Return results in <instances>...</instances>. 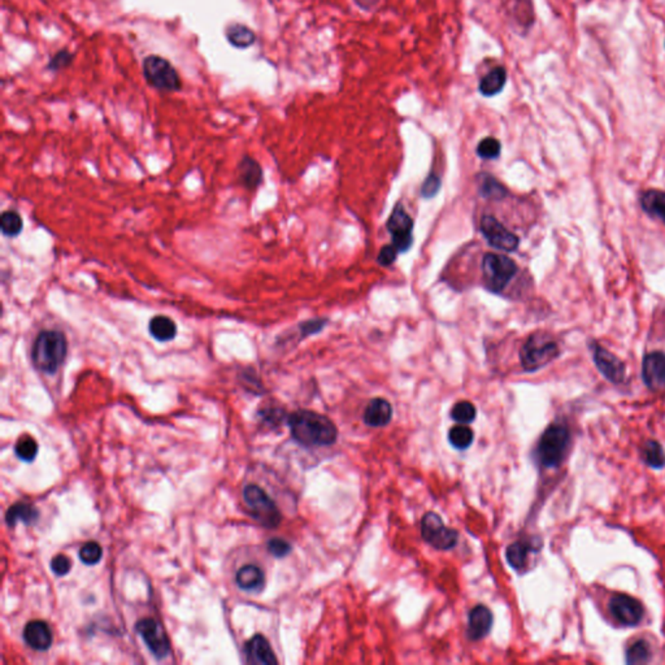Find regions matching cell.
Returning a JSON list of instances; mask_svg holds the SVG:
<instances>
[{
	"label": "cell",
	"mask_w": 665,
	"mask_h": 665,
	"mask_svg": "<svg viewBox=\"0 0 665 665\" xmlns=\"http://www.w3.org/2000/svg\"><path fill=\"white\" fill-rule=\"evenodd\" d=\"M288 426L296 442L305 447L330 446L338 436L332 420L313 411L300 409L290 414Z\"/></svg>",
	"instance_id": "obj_1"
},
{
	"label": "cell",
	"mask_w": 665,
	"mask_h": 665,
	"mask_svg": "<svg viewBox=\"0 0 665 665\" xmlns=\"http://www.w3.org/2000/svg\"><path fill=\"white\" fill-rule=\"evenodd\" d=\"M441 189V179L436 174H430L422 184L421 195L424 198H431Z\"/></svg>",
	"instance_id": "obj_39"
},
{
	"label": "cell",
	"mask_w": 665,
	"mask_h": 665,
	"mask_svg": "<svg viewBox=\"0 0 665 665\" xmlns=\"http://www.w3.org/2000/svg\"><path fill=\"white\" fill-rule=\"evenodd\" d=\"M244 498L252 518L258 523L269 529L280 525L281 512L263 488L258 485H248L244 488Z\"/></svg>",
	"instance_id": "obj_7"
},
{
	"label": "cell",
	"mask_w": 665,
	"mask_h": 665,
	"mask_svg": "<svg viewBox=\"0 0 665 665\" xmlns=\"http://www.w3.org/2000/svg\"><path fill=\"white\" fill-rule=\"evenodd\" d=\"M68 355V340L60 330H42L38 332L33 347L31 362L38 370L53 375L59 370Z\"/></svg>",
	"instance_id": "obj_2"
},
{
	"label": "cell",
	"mask_w": 665,
	"mask_h": 665,
	"mask_svg": "<svg viewBox=\"0 0 665 665\" xmlns=\"http://www.w3.org/2000/svg\"><path fill=\"white\" fill-rule=\"evenodd\" d=\"M482 181L480 182V192L482 197L490 199H501L504 197V187L496 179L490 176L482 174Z\"/></svg>",
	"instance_id": "obj_33"
},
{
	"label": "cell",
	"mask_w": 665,
	"mask_h": 665,
	"mask_svg": "<svg viewBox=\"0 0 665 665\" xmlns=\"http://www.w3.org/2000/svg\"><path fill=\"white\" fill-rule=\"evenodd\" d=\"M236 580L238 586L244 592H260L266 584V576L263 570L252 564L244 565L238 570Z\"/></svg>",
	"instance_id": "obj_20"
},
{
	"label": "cell",
	"mask_w": 665,
	"mask_h": 665,
	"mask_svg": "<svg viewBox=\"0 0 665 665\" xmlns=\"http://www.w3.org/2000/svg\"><path fill=\"white\" fill-rule=\"evenodd\" d=\"M560 355L557 342L548 334L537 332L530 335L520 350V362L526 372H534Z\"/></svg>",
	"instance_id": "obj_3"
},
{
	"label": "cell",
	"mask_w": 665,
	"mask_h": 665,
	"mask_svg": "<svg viewBox=\"0 0 665 665\" xmlns=\"http://www.w3.org/2000/svg\"><path fill=\"white\" fill-rule=\"evenodd\" d=\"M642 378L650 390H660L665 386V354L661 351L649 352L643 357Z\"/></svg>",
	"instance_id": "obj_14"
},
{
	"label": "cell",
	"mask_w": 665,
	"mask_h": 665,
	"mask_svg": "<svg viewBox=\"0 0 665 665\" xmlns=\"http://www.w3.org/2000/svg\"><path fill=\"white\" fill-rule=\"evenodd\" d=\"M652 656L649 643L643 639H638L627 650V663L628 664H644L649 663Z\"/></svg>",
	"instance_id": "obj_29"
},
{
	"label": "cell",
	"mask_w": 665,
	"mask_h": 665,
	"mask_svg": "<svg viewBox=\"0 0 665 665\" xmlns=\"http://www.w3.org/2000/svg\"><path fill=\"white\" fill-rule=\"evenodd\" d=\"M387 230L392 234V244L399 252H407L414 244V221L402 204L394 208L387 221Z\"/></svg>",
	"instance_id": "obj_10"
},
{
	"label": "cell",
	"mask_w": 665,
	"mask_h": 665,
	"mask_svg": "<svg viewBox=\"0 0 665 665\" xmlns=\"http://www.w3.org/2000/svg\"><path fill=\"white\" fill-rule=\"evenodd\" d=\"M482 272L486 288L501 293L518 273V266L506 255L486 253L482 260Z\"/></svg>",
	"instance_id": "obj_6"
},
{
	"label": "cell",
	"mask_w": 665,
	"mask_h": 665,
	"mask_svg": "<svg viewBox=\"0 0 665 665\" xmlns=\"http://www.w3.org/2000/svg\"><path fill=\"white\" fill-rule=\"evenodd\" d=\"M476 414H477L476 407L466 400L456 403L451 411L452 419L460 424H469L473 421Z\"/></svg>",
	"instance_id": "obj_32"
},
{
	"label": "cell",
	"mask_w": 665,
	"mask_h": 665,
	"mask_svg": "<svg viewBox=\"0 0 665 665\" xmlns=\"http://www.w3.org/2000/svg\"><path fill=\"white\" fill-rule=\"evenodd\" d=\"M398 248L392 244V246H384L381 248V251L378 253L377 261L379 266H392V263L397 260V256H398Z\"/></svg>",
	"instance_id": "obj_40"
},
{
	"label": "cell",
	"mask_w": 665,
	"mask_h": 665,
	"mask_svg": "<svg viewBox=\"0 0 665 665\" xmlns=\"http://www.w3.org/2000/svg\"><path fill=\"white\" fill-rule=\"evenodd\" d=\"M23 639L34 650H48L52 644L51 629L45 621H30L23 629Z\"/></svg>",
	"instance_id": "obj_15"
},
{
	"label": "cell",
	"mask_w": 665,
	"mask_h": 665,
	"mask_svg": "<svg viewBox=\"0 0 665 665\" xmlns=\"http://www.w3.org/2000/svg\"><path fill=\"white\" fill-rule=\"evenodd\" d=\"M72 60H73V55L70 52L68 51V50H60L50 60L48 69H51L53 72H58V70H61L64 68L69 67Z\"/></svg>",
	"instance_id": "obj_36"
},
{
	"label": "cell",
	"mask_w": 665,
	"mask_h": 665,
	"mask_svg": "<svg viewBox=\"0 0 665 665\" xmlns=\"http://www.w3.org/2000/svg\"><path fill=\"white\" fill-rule=\"evenodd\" d=\"M450 444L458 450H466L473 442V431L469 426L456 425L449 431Z\"/></svg>",
	"instance_id": "obj_30"
},
{
	"label": "cell",
	"mask_w": 665,
	"mask_h": 665,
	"mask_svg": "<svg viewBox=\"0 0 665 665\" xmlns=\"http://www.w3.org/2000/svg\"><path fill=\"white\" fill-rule=\"evenodd\" d=\"M491 627H493V614L488 607H474L469 614V624H468L469 638L473 641H478L481 638L488 636Z\"/></svg>",
	"instance_id": "obj_17"
},
{
	"label": "cell",
	"mask_w": 665,
	"mask_h": 665,
	"mask_svg": "<svg viewBox=\"0 0 665 665\" xmlns=\"http://www.w3.org/2000/svg\"><path fill=\"white\" fill-rule=\"evenodd\" d=\"M422 538L436 550H451L456 546L459 534L444 524L442 518L436 512H428L421 520Z\"/></svg>",
	"instance_id": "obj_8"
},
{
	"label": "cell",
	"mask_w": 665,
	"mask_h": 665,
	"mask_svg": "<svg viewBox=\"0 0 665 665\" xmlns=\"http://www.w3.org/2000/svg\"><path fill=\"white\" fill-rule=\"evenodd\" d=\"M570 429L562 424H553L545 430L537 446V458L546 468H555L562 463L570 446Z\"/></svg>",
	"instance_id": "obj_4"
},
{
	"label": "cell",
	"mask_w": 665,
	"mask_h": 665,
	"mask_svg": "<svg viewBox=\"0 0 665 665\" xmlns=\"http://www.w3.org/2000/svg\"><path fill=\"white\" fill-rule=\"evenodd\" d=\"M39 518V512L34 506L30 503L19 502L11 506L6 515V523L8 526L14 528L17 523L30 525L34 524Z\"/></svg>",
	"instance_id": "obj_22"
},
{
	"label": "cell",
	"mask_w": 665,
	"mask_h": 665,
	"mask_svg": "<svg viewBox=\"0 0 665 665\" xmlns=\"http://www.w3.org/2000/svg\"><path fill=\"white\" fill-rule=\"evenodd\" d=\"M594 362L599 372L612 384H621L625 379V364L617 356L598 343H592Z\"/></svg>",
	"instance_id": "obj_13"
},
{
	"label": "cell",
	"mask_w": 665,
	"mask_h": 665,
	"mask_svg": "<svg viewBox=\"0 0 665 665\" xmlns=\"http://www.w3.org/2000/svg\"><path fill=\"white\" fill-rule=\"evenodd\" d=\"M268 551L276 557H283L290 554L291 546L290 543L281 538H273L268 542Z\"/></svg>",
	"instance_id": "obj_38"
},
{
	"label": "cell",
	"mask_w": 665,
	"mask_h": 665,
	"mask_svg": "<svg viewBox=\"0 0 665 665\" xmlns=\"http://www.w3.org/2000/svg\"><path fill=\"white\" fill-rule=\"evenodd\" d=\"M135 630L142 637L146 643L148 650L154 654L156 659H163L168 656L170 651V643L168 637L164 632L163 627L154 620V619H142L137 622Z\"/></svg>",
	"instance_id": "obj_11"
},
{
	"label": "cell",
	"mask_w": 665,
	"mask_h": 665,
	"mask_svg": "<svg viewBox=\"0 0 665 665\" xmlns=\"http://www.w3.org/2000/svg\"><path fill=\"white\" fill-rule=\"evenodd\" d=\"M641 206L646 214L663 222L665 225V192L661 190H647L641 197Z\"/></svg>",
	"instance_id": "obj_23"
},
{
	"label": "cell",
	"mask_w": 665,
	"mask_h": 665,
	"mask_svg": "<svg viewBox=\"0 0 665 665\" xmlns=\"http://www.w3.org/2000/svg\"><path fill=\"white\" fill-rule=\"evenodd\" d=\"M643 460L647 466L661 469L665 466V452L656 441H647L643 446Z\"/></svg>",
	"instance_id": "obj_28"
},
{
	"label": "cell",
	"mask_w": 665,
	"mask_h": 665,
	"mask_svg": "<svg viewBox=\"0 0 665 665\" xmlns=\"http://www.w3.org/2000/svg\"><path fill=\"white\" fill-rule=\"evenodd\" d=\"M533 547L530 546V543L528 542H524V540H520V542H515L512 543L510 546L507 547V551H506V557H507V562H510V567L515 568V570H523L526 564V559H528V555L532 551Z\"/></svg>",
	"instance_id": "obj_26"
},
{
	"label": "cell",
	"mask_w": 665,
	"mask_h": 665,
	"mask_svg": "<svg viewBox=\"0 0 665 665\" xmlns=\"http://www.w3.org/2000/svg\"><path fill=\"white\" fill-rule=\"evenodd\" d=\"M51 570L56 576H67L72 570V562L66 555H56L51 560Z\"/></svg>",
	"instance_id": "obj_37"
},
{
	"label": "cell",
	"mask_w": 665,
	"mask_h": 665,
	"mask_svg": "<svg viewBox=\"0 0 665 665\" xmlns=\"http://www.w3.org/2000/svg\"><path fill=\"white\" fill-rule=\"evenodd\" d=\"M481 231L488 244L501 251L513 252L518 250L520 239L493 216H483L481 220Z\"/></svg>",
	"instance_id": "obj_9"
},
{
	"label": "cell",
	"mask_w": 665,
	"mask_h": 665,
	"mask_svg": "<svg viewBox=\"0 0 665 665\" xmlns=\"http://www.w3.org/2000/svg\"><path fill=\"white\" fill-rule=\"evenodd\" d=\"M501 151H502L501 142L493 137L483 138L477 146V154L480 157L486 159V160H494L496 157H499Z\"/></svg>",
	"instance_id": "obj_34"
},
{
	"label": "cell",
	"mask_w": 665,
	"mask_h": 665,
	"mask_svg": "<svg viewBox=\"0 0 665 665\" xmlns=\"http://www.w3.org/2000/svg\"><path fill=\"white\" fill-rule=\"evenodd\" d=\"M392 407L384 398H375L370 400L364 412V421L372 428L386 426L392 421Z\"/></svg>",
	"instance_id": "obj_18"
},
{
	"label": "cell",
	"mask_w": 665,
	"mask_h": 665,
	"mask_svg": "<svg viewBox=\"0 0 665 665\" xmlns=\"http://www.w3.org/2000/svg\"><path fill=\"white\" fill-rule=\"evenodd\" d=\"M238 177L239 182L247 189V190H255L263 184V169L255 159L250 156H244V159L238 164Z\"/></svg>",
	"instance_id": "obj_19"
},
{
	"label": "cell",
	"mask_w": 665,
	"mask_h": 665,
	"mask_svg": "<svg viewBox=\"0 0 665 665\" xmlns=\"http://www.w3.org/2000/svg\"><path fill=\"white\" fill-rule=\"evenodd\" d=\"M507 82V70L503 67H496L491 69L485 77H482L480 82L481 94L483 96H494L499 94Z\"/></svg>",
	"instance_id": "obj_25"
},
{
	"label": "cell",
	"mask_w": 665,
	"mask_h": 665,
	"mask_svg": "<svg viewBox=\"0 0 665 665\" xmlns=\"http://www.w3.org/2000/svg\"><path fill=\"white\" fill-rule=\"evenodd\" d=\"M143 74L150 86L164 93H176L182 88L177 69L169 60L150 55L143 61Z\"/></svg>",
	"instance_id": "obj_5"
},
{
	"label": "cell",
	"mask_w": 665,
	"mask_h": 665,
	"mask_svg": "<svg viewBox=\"0 0 665 665\" xmlns=\"http://www.w3.org/2000/svg\"><path fill=\"white\" fill-rule=\"evenodd\" d=\"M609 612L621 625L634 627L642 621L644 609L636 598L627 594H614L609 600Z\"/></svg>",
	"instance_id": "obj_12"
},
{
	"label": "cell",
	"mask_w": 665,
	"mask_h": 665,
	"mask_svg": "<svg viewBox=\"0 0 665 665\" xmlns=\"http://www.w3.org/2000/svg\"><path fill=\"white\" fill-rule=\"evenodd\" d=\"M226 39L236 48H248L256 42V34L244 23H230L226 28Z\"/></svg>",
	"instance_id": "obj_24"
},
{
	"label": "cell",
	"mask_w": 665,
	"mask_h": 665,
	"mask_svg": "<svg viewBox=\"0 0 665 665\" xmlns=\"http://www.w3.org/2000/svg\"><path fill=\"white\" fill-rule=\"evenodd\" d=\"M326 321L325 320H320V318H316V320H308V321H304L300 325H299V329H300V332H302V337L305 338L308 335H312V334H316V332L323 330V328L325 326Z\"/></svg>",
	"instance_id": "obj_41"
},
{
	"label": "cell",
	"mask_w": 665,
	"mask_h": 665,
	"mask_svg": "<svg viewBox=\"0 0 665 665\" xmlns=\"http://www.w3.org/2000/svg\"><path fill=\"white\" fill-rule=\"evenodd\" d=\"M23 217L17 211L7 209L0 217V229L6 237H17L23 231Z\"/></svg>",
	"instance_id": "obj_27"
},
{
	"label": "cell",
	"mask_w": 665,
	"mask_h": 665,
	"mask_svg": "<svg viewBox=\"0 0 665 665\" xmlns=\"http://www.w3.org/2000/svg\"><path fill=\"white\" fill-rule=\"evenodd\" d=\"M246 655L247 661L251 664H277V659L274 656L273 650L266 637L256 634L246 644Z\"/></svg>",
	"instance_id": "obj_16"
},
{
	"label": "cell",
	"mask_w": 665,
	"mask_h": 665,
	"mask_svg": "<svg viewBox=\"0 0 665 665\" xmlns=\"http://www.w3.org/2000/svg\"><path fill=\"white\" fill-rule=\"evenodd\" d=\"M148 332L157 342H169L177 335V325L169 316L156 315L148 323Z\"/></svg>",
	"instance_id": "obj_21"
},
{
	"label": "cell",
	"mask_w": 665,
	"mask_h": 665,
	"mask_svg": "<svg viewBox=\"0 0 665 665\" xmlns=\"http://www.w3.org/2000/svg\"><path fill=\"white\" fill-rule=\"evenodd\" d=\"M102 556H103V550H102L100 545L96 543L94 540L86 542L80 550V559L86 565L98 564V562H100Z\"/></svg>",
	"instance_id": "obj_35"
},
{
	"label": "cell",
	"mask_w": 665,
	"mask_h": 665,
	"mask_svg": "<svg viewBox=\"0 0 665 665\" xmlns=\"http://www.w3.org/2000/svg\"><path fill=\"white\" fill-rule=\"evenodd\" d=\"M17 458L23 461H33L38 455L37 441L30 436H23L17 441L15 446Z\"/></svg>",
	"instance_id": "obj_31"
}]
</instances>
